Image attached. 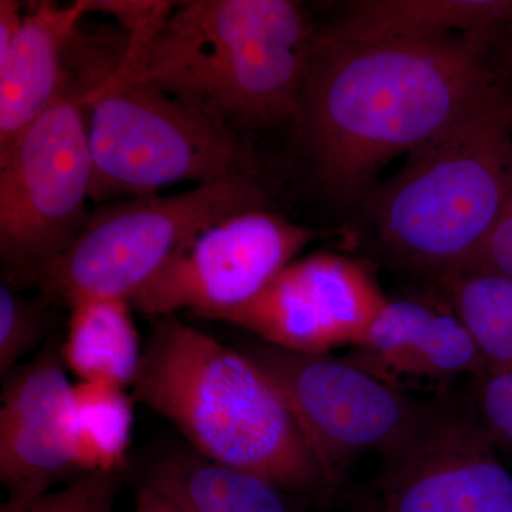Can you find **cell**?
I'll return each instance as SVG.
<instances>
[{
    "label": "cell",
    "instance_id": "obj_1",
    "mask_svg": "<svg viewBox=\"0 0 512 512\" xmlns=\"http://www.w3.org/2000/svg\"><path fill=\"white\" fill-rule=\"evenodd\" d=\"M505 32L349 40L316 30L299 121L329 191L359 195L394 157L456 126L512 73Z\"/></svg>",
    "mask_w": 512,
    "mask_h": 512
},
{
    "label": "cell",
    "instance_id": "obj_2",
    "mask_svg": "<svg viewBox=\"0 0 512 512\" xmlns=\"http://www.w3.org/2000/svg\"><path fill=\"white\" fill-rule=\"evenodd\" d=\"M315 36L291 0H195L120 64L235 134L296 119Z\"/></svg>",
    "mask_w": 512,
    "mask_h": 512
},
{
    "label": "cell",
    "instance_id": "obj_3",
    "mask_svg": "<svg viewBox=\"0 0 512 512\" xmlns=\"http://www.w3.org/2000/svg\"><path fill=\"white\" fill-rule=\"evenodd\" d=\"M131 389L134 400L218 463L289 494L330 484L271 377L242 350L175 316L154 323Z\"/></svg>",
    "mask_w": 512,
    "mask_h": 512
},
{
    "label": "cell",
    "instance_id": "obj_4",
    "mask_svg": "<svg viewBox=\"0 0 512 512\" xmlns=\"http://www.w3.org/2000/svg\"><path fill=\"white\" fill-rule=\"evenodd\" d=\"M512 185V73L376 192L370 221L396 264L446 281L500 217Z\"/></svg>",
    "mask_w": 512,
    "mask_h": 512
},
{
    "label": "cell",
    "instance_id": "obj_5",
    "mask_svg": "<svg viewBox=\"0 0 512 512\" xmlns=\"http://www.w3.org/2000/svg\"><path fill=\"white\" fill-rule=\"evenodd\" d=\"M90 200H128L170 185L247 178L235 134L120 62L84 96Z\"/></svg>",
    "mask_w": 512,
    "mask_h": 512
},
{
    "label": "cell",
    "instance_id": "obj_6",
    "mask_svg": "<svg viewBox=\"0 0 512 512\" xmlns=\"http://www.w3.org/2000/svg\"><path fill=\"white\" fill-rule=\"evenodd\" d=\"M262 204L248 178L103 204L35 286L47 305L70 311L99 299L128 301L202 229Z\"/></svg>",
    "mask_w": 512,
    "mask_h": 512
},
{
    "label": "cell",
    "instance_id": "obj_7",
    "mask_svg": "<svg viewBox=\"0 0 512 512\" xmlns=\"http://www.w3.org/2000/svg\"><path fill=\"white\" fill-rule=\"evenodd\" d=\"M93 181L84 97L64 94L0 153L3 282L35 286L86 225Z\"/></svg>",
    "mask_w": 512,
    "mask_h": 512
},
{
    "label": "cell",
    "instance_id": "obj_8",
    "mask_svg": "<svg viewBox=\"0 0 512 512\" xmlns=\"http://www.w3.org/2000/svg\"><path fill=\"white\" fill-rule=\"evenodd\" d=\"M241 350L278 387L330 484L366 454L386 456L426 409L355 360L289 352L261 340Z\"/></svg>",
    "mask_w": 512,
    "mask_h": 512
},
{
    "label": "cell",
    "instance_id": "obj_9",
    "mask_svg": "<svg viewBox=\"0 0 512 512\" xmlns=\"http://www.w3.org/2000/svg\"><path fill=\"white\" fill-rule=\"evenodd\" d=\"M313 237L264 208L241 212L185 242L128 302L150 318L187 311L207 319L255 298Z\"/></svg>",
    "mask_w": 512,
    "mask_h": 512
},
{
    "label": "cell",
    "instance_id": "obj_10",
    "mask_svg": "<svg viewBox=\"0 0 512 512\" xmlns=\"http://www.w3.org/2000/svg\"><path fill=\"white\" fill-rule=\"evenodd\" d=\"M387 301L369 266L323 252L293 261L251 301L207 320L247 330L275 348L328 355L359 345Z\"/></svg>",
    "mask_w": 512,
    "mask_h": 512
},
{
    "label": "cell",
    "instance_id": "obj_11",
    "mask_svg": "<svg viewBox=\"0 0 512 512\" xmlns=\"http://www.w3.org/2000/svg\"><path fill=\"white\" fill-rule=\"evenodd\" d=\"M481 419L426 404L413 430L384 456L382 512H512V476Z\"/></svg>",
    "mask_w": 512,
    "mask_h": 512
},
{
    "label": "cell",
    "instance_id": "obj_12",
    "mask_svg": "<svg viewBox=\"0 0 512 512\" xmlns=\"http://www.w3.org/2000/svg\"><path fill=\"white\" fill-rule=\"evenodd\" d=\"M0 406V481L8 500L39 497L83 476L74 461L73 384L62 343H46L6 376Z\"/></svg>",
    "mask_w": 512,
    "mask_h": 512
},
{
    "label": "cell",
    "instance_id": "obj_13",
    "mask_svg": "<svg viewBox=\"0 0 512 512\" xmlns=\"http://www.w3.org/2000/svg\"><path fill=\"white\" fill-rule=\"evenodd\" d=\"M84 16L79 0L39 2L23 15L12 46L0 56V153L64 94L82 96L72 52Z\"/></svg>",
    "mask_w": 512,
    "mask_h": 512
},
{
    "label": "cell",
    "instance_id": "obj_14",
    "mask_svg": "<svg viewBox=\"0 0 512 512\" xmlns=\"http://www.w3.org/2000/svg\"><path fill=\"white\" fill-rule=\"evenodd\" d=\"M356 348L357 363L389 382L485 375L483 359L448 301L389 299Z\"/></svg>",
    "mask_w": 512,
    "mask_h": 512
},
{
    "label": "cell",
    "instance_id": "obj_15",
    "mask_svg": "<svg viewBox=\"0 0 512 512\" xmlns=\"http://www.w3.org/2000/svg\"><path fill=\"white\" fill-rule=\"evenodd\" d=\"M181 512H296L291 494L248 471L218 463L188 446L157 451L140 485Z\"/></svg>",
    "mask_w": 512,
    "mask_h": 512
},
{
    "label": "cell",
    "instance_id": "obj_16",
    "mask_svg": "<svg viewBox=\"0 0 512 512\" xmlns=\"http://www.w3.org/2000/svg\"><path fill=\"white\" fill-rule=\"evenodd\" d=\"M512 29V0H366L349 3L326 32L342 39L443 36Z\"/></svg>",
    "mask_w": 512,
    "mask_h": 512
},
{
    "label": "cell",
    "instance_id": "obj_17",
    "mask_svg": "<svg viewBox=\"0 0 512 512\" xmlns=\"http://www.w3.org/2000/svg\"><path fill=\"white\" fill-rule=\"evenodd\" d=\"M131 309L124 299H99L73 308L62 342L67 370L80 380L131 386L143 356Z\"/></svg>",
    "mask_w": 512,
    "mask_h": 512
},
{
    "label": "cell",
    "instance_id": "obj_18",
    "mask_svg": "<svg viewBox=\"0 0 512 512\" xmlns=\"http://www.w3.org/2000/svg\"><path fill=\"white\" fill-rule=\"evenodd\" d=\"M133 400L124 387L97 380L73 384V453L80 473L126 470Z\"/></svg>",
    "mask_w": 512,
    "mask_h": 512
},
{
    "label": "cell",
    "instance_id": "obj_19",
    "mask_svg": "<svg viewBox=\"0 0 512 512\" xmlns=\"http://www.w3.org/2000/svg\"><path fill=\"white\" fill-rule=\"evenodd\" d=\"M443 284L448 303L483 359L485 375L512 372V279L464 272Z\"/></svg>",
    "mask_w": 512,
    "mask_h": 512
},
{
    "label": "cell",
    "instance_id": "obj_20",
    "mask_svg": "<svg viewBox=\"0 0 512 512\" xmlns=\"http://www.w3.org/2000/svg\"><path fill=\"white\" fill-rule=\"evenodd\" d=\"M124 478L126 470L84 474L62 490L29 500H8L0 512H113Z\"/></svg>",
    "mask_w": 512,
    "mask_h": 512
},
{
    "label": "cell",
    "instance_id": "obj_21",
    "mask_svg": "<svg viewBox=\"0 0 512 512\" xmlns=\"http://www.w3.org/2000/svg\"><path fill=\"white\" fill-rule=\"evenodd\" d=\"M46 305L43 299L29 301L6 282L0 285V375L8 376L45 339Z\"/></svg>",
    "mask_w": 512,
    "mask_h": 512
},
{
    "label": "cell",
    "instance_id": "obj_22",
    "mask_svg": "<svg viewBox=\"0 0 512 512\" xmlns=\"http://www.w3.org/2000/svg\"><path fill=\"white\" fill-rule=\"evenodd\" d=\"M86 15L101 13L120 23L127 32V40L147 39L173 12L177 3L157 0H79Z\"/></svg>",
    "mask_w": 512,
    "mask_h": 512
},
{
    "label": "cell",
    "instance_id": "obj_23",
    "mask_svg": "<svg viewBox=\"0 0 512 512\" xmlns=\"http://www.w3.org/2000/svg\"><path fill=\"white\" fill-rule=\"evenodd\" d=\"M464 272L501 275L512 279V185L500 217L460 274Z\"/></svg>",
    "mask_w": 512,
    "mask_h": 512
},
{
    "label": "cell",
    "instance_id": "obj_24",
    "mask_svg": "<svg viewBox=\"0 0 512 512\" xmlns=\"http://www.w3.org/2000/svg\"><path fill=\"white\" fill-rule=\"evenodd\" d=\"M478 409L494 440L512 446V372L483 376Z\"/></svg>",
    "mask_w": 512,
    "mask_h": 512
},
{
    "label": "cell",
    "instance_id": "obj_25",
    "mask_svg": "<svg viewBox=\"0 0 512 512\" xmlns=\"http://www.w3.org/2000/svg\"><path fill=\"white\" fill-rule=\"evenodd\" d=\"M136 512H181L170 501L147 487H138Z\"/></svg>",
    "mask_w": 512,
    "mask_h": 512
}]
</instances>
